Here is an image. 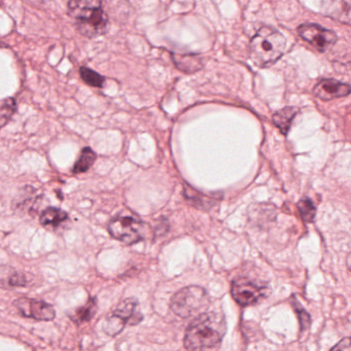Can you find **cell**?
I'll return each mask as SVG.
<instances>
[{
	"label": "cell",
	"instance_id": "obj_16",
	"mask_svg": "<svg viewBox=\"0 0 351 351\" xmlns=\"http://www.w3.org/2000/svg\"><path fill=\"white\" fill-rule=\"evenodd\" d=\"M17 110V104L14 98L0 100V129L5 127Z\"/></svg>",
	"mask_w": 351,
	"mask_h": 351
},
{
	"label": "cell",
	"instance_id": "obj_4",
	"mask_svg": "<svg viewBox=\"0 0 351 351\" xmlns=\"http://www.w3.org/2000/svg\"><path fill=\"white\" fill-rule=\"evenodd\" d=\"M208 293L201 287L192 285L178 291L172 297L170 307L176 315L182 318L202 313L209 305Z\"/></svg>",
	"mask_w": 351,
	"mask_h": 351
},
{
	"label": "cell",
	"instance_id": "obj_3",
	"mask_svg": "<svg viewBox=\"0 0 351 351\" xmlns=\"http://www.w3.org/2000/svg\"><path fill=\"white\" fill-rule=\"evenodd\" d=\"M287 38L270 26L258 29L250 42V57L258 67H269L285 54Z\"/></svg>",
	"mask_w": 351,
	"mask_h": 351
},
{
	"label": "cell",
	"instance_id": "obj_5",
	"mask_svg": "<svg viewBox=\"0 0 351 351\" xmlns=\"http://www.w3.org/2000/svg\"><path fill=\"white\" fill-rule=\"evenodd\" d=\"M138 302L137 300L130 298L119 304L118 307L112 312V315L108 316L104 324V330L110 336H116L122 332L127 324H138L143 320V316L137 310Z\"/></svg>",
	"mask_w": 351,
	"mask_h": 351
},
{
	"label": "cell",
	"instance_id": "obj_8",
	"mask_svg": "<svg viewBox=\"0 0 351 351\" xmlns=\"http://www.w3.org/2000/svg\"><path fill=\"white\" fill-rule=\"evenodd\" d=\"M22 316L26 318H34L43 322H51L56 317V311L51 304L40 300L30 298H20L14 302Z\"/></svg>",
	"mask_w": 351,
	"mask_h": 351
},
{
	"label": "cell",
	"instance_id": "obj_19",
	"mask_svg": "<svg viewBox=\"0 0 351 351\" xmlns=\"http://www.w3.org/2000/svg\"><path fill=\"white\" fill-rule=\"evenodd\" d=\"M9 283L12 287H25L26 283H27V279H26L23 274L16 273V274L12 275L10 277Z\"/></svg>",
	"mask_w": 351,
	"mask_h": 351
},
{
	"label": "cell",
	"instance_id": "obj_13",
	"mask_svg": "<svg viewBox=\"0 0 351 351\" xmlns=\"http://www.w3.org/2000/svg\"><path fill=\"white\" fill-rule=\"evenodd\" d=\"M184 194H186L184 196L190 202H192L195 206L200 209H209L217 202V199L197 192V191L191 189L190 186L184 188Z\"/></svg>",
	"mask_w": 351,
	"mask_h": 351
},
{
	"label": "cell",
	"instance_id": "obj_9",
	"mask_svg": "<svg viewBox=\"0 0 351 351\" xmlns=\"http://www.w3.org/2000/svg\"><path fill=\"white\" fill-rule=\"evenodd\" d=\"M299 36L319 52H326L336 43L335 32L315 24H305L298 28Z\"/></svg>",
	"mask_w": 351,
	"mask_h": 351
},
{
	"label": "cell",
	"instance_id": "obj_10",
	"mask_svg": "<svg viewBox=\"0 0 351 351\" xmlns=\"http://www.w3.org/2000/svg\"><path fill=\"white\" fill-rule=\"evenodd\" d=\"M350 93V87L347 84L341 83L336 80H322L314 87V94L316 97L324 101L345 97Z\"/></svg>",
	"mask_w": 351,
	"mask_h": 351
},
{
	"label": "cell",
	"instance_id": "obj_6",
	"mask_svg": "<svg viewBox=\"0 0 351 351\" xmlns=\"http://www.w3.org/2000/svg\"><path fill=\"white\" fill-rule=\"evenodd\" d=\"M145 225L132 217H119L112 219L108 225V232L114 239L123 243H137L143 239Z\"/></svg>",
	"mask_w": 351,
	"mask_h": 351
},
{
	"label": "cell",
	"instance_id": "obj_17",
	"mask_svg": "<svg viewBox=\"0 0 351 351\" xmlns=\"http://www.w3.org/2000/svg\"><path fill=\"white\" fill-rule=\"evenodd\" d=\"M80 73H81L83 81L87 83L88 85L92 86V87H102L104 81H106V79L102 75L95 73L92 69H88V67H82Z\"/></svg>",
	"mask_w": 351,
	"mask_h": 351
},
{
	"label": "cell",
	"instance_id": "obj_2",
	"mask_svg": "<svg viewBox=\"0 0 351 351\" xmlns=\"http://www.w3.org/2000/svg\"><path fill=\"white\" fill-rule=\"evenodd\" d=\"M102 5L104 0H69V15L77 20V30L83 36L95 38L106 32L108 17Z\"/></svg>",
	"mask_w": 351,
	"mask_h": 351
},
{
	"label": "cell",
	"instance_id": "obj_11",
	"mask_svg": "<svg viewBox=\"0 0 351 351\" xmlns=\"http://www.w3.org/2000/svg\"><path fill=\"white\" fill-rule=\"evenodd\" d=\"M69 219V215L57 207H48L40 215V221L45 227L57 228Z\"/></svg>",
	"mask_w": 351,
	"mask_h": 351
},
{
	"label": "cell",
	"instance_id": "obj_7",
	"mask_svg": "<svg viewBox=\"0 0 351 351\" xmlns=\"http://www.w3.org/2000/svg\"><path fill=\"white\" fill-rule=\"evenodd\" d=\"M232 295L242 306L254 305L268 295V287L247 277H240L232 283Z\"/></svg>",
	"mask_w": 351,
	"mask_h": 351
},
{
	"label": "cell",
	"instance_id": "obj_18",
	"mask_svg": "<svg viewBox=\"0 0 351 351\" xmlns=\"http://www.w3.org/2000/svg\"><path fill=\"white\" fill-rule=\"evenodd\" d=\"M298 208H299L300 213H301L302 219L304 221L310 223L313 221L314 217L316 215V208L314 206L313 202L310 199L304 198L298 203Z\"/></svg>",
	"mask_w": 351,
	"mask_h": 351
},
{
	"label": "cell",
	"instance_id": "obj_20",
	"mask_svg": "<svg viewBox=\"0 0 351 351\" xmlns=\"http://www.w3.org/2000/svg\"><path fill=\"white\" fill-rule=\"evenodd\" d=\"M350 339L346 338L345 339V343L343 342V341H341L340 343H339V345H337L336 347H334L332 349H340L341 347H343V349H347V350H349L350 349Z\"/></svg>",
	"mask_w": 351,
	"mask_h": 351
},
{
	"label": "cell",
	"instance_id": "obj_12",
	"mask_svg": "<svg viewBox=\"0 0 351 351\" xmlns=\"http://www.w3.org/2000/svg\"><path fill=\"white\" fill-rule=\"evenodd\" d=\"M299 110L295 108H285L278 110L273 116V122H274L275 126L278 127L282 134L287 135L289 133L291 122H293Z\"/></svg>",
	"mask_w": 351,
	"mask_h": 351
},
{
	"label": "cell",
	"instance_id": "obj_14",
	"mask_svg": "<svg viewBox=\"0 0 351 351\" xmlns=\"http://www.w3.org/2000/svg\"><path fill=\"white\" fill-rule=\"evenodd\" d=\"M96 159H97V155H96L95 152L91 147H85L82 151L79 159L75 162V166H73V173H85L92 167Z\"/></svg>",
	"mask_w": 351,
	"mask_h": 351
},
{
	"label": "cell",
	"instance_id": "obj_15",
	"mask_svg": "<svg viewBox=\"0 0 351 351\" xmlns=\"http://www.w3.org/2000/svg\"><path fill=\"white\" fill-rule=\"evenodd\" d=\"M96 308H97L96 300L94 298H90L89 301L85 306L79 308L73 315H71V319L79 324L89 322L95 315Z\"/></svg>",
	"mask_w": 351,
	"mask_h": 351
},
{
	"label": "cell",
	"instance_id": "obj_1",
	"mask_svg": "<svg viewBox=\"0 0 351 351\" xmlns=\"http://www.w3.org/2000/svg\"><path fill=\"white\" fill-rule=\"evenodd\" d=\"M226 330L227 324L223 314L202 312L189 326L184 337V346L190 350L211 348L221 342Z\"/></svg>",
	"mask_w": 351,
	"mask_h": 351
}]
</instances>
